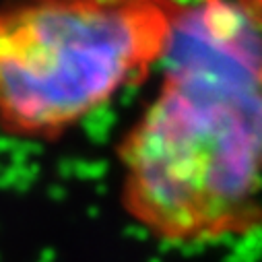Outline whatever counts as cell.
<instances>
[{"label":"cell","instance_id":"6da1fadb","mask_svg":"<svg viewBox=\"0 0 262 262\" xmlns=\"http://www.w3.org/2000/svg\"><path fill=\"white\" fill-rule=\"evenodd\" d=\"M161 85L118 145L122 205L165 246L262 227V0L184 3Z\"/></svg>","mask_w":262,"mask_h":262},{"label":"cell","instance_id":"7a4b0ae2","mask_svg":"<svg viewBox=\"0 0 262 262\" xmlns=\"http://www.w3.org/2000/svg\"><path fill=\"white\" fill-rule=\"evenodd\" d=\"M184 0H35L0 19V107L27 133L99 114L167 54Z\"/></svg>","mask_w":262,"mask_h":262}]
</instances>
